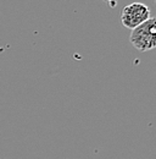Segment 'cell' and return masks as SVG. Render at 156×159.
Segmentation results:
<instances>
[{
    "instance_id": "cell-1",
    "label": "cell",
    "mask_w": 156,
    "mask_h": 159,
    "mask_svg": "<svg viewBox=\"0 0 156 159\" xmlns=\"http://www.w3.org/2000/svg\"><path fill=\"white\" fill-rule=\"evenodd\" d=\"M129 40L139 52H149L156 47V19L150 17L140 26L132 30Z\"/></svg>"
},
{
    "instance_id": "cell-2",
    "label": "cell",
    "mask_w": 156,
    "mask_h": 159,
    "mask_svg": "<svg viewBox=\"0 0 156 159\" xmlns=\"http://www.w3.org/2000/svg\"><path fill=\"white\" fill-rule=\"evenodd\" d=\"M151 17V11L148 5L143 2H132L123 7L121 14L122 25L126 28L134 30Z\"/></svg>"
},
{
    "instance_id": "cell-3",
    "label": "cell",
    "mask_w": 156,
    "mask_h": 159,
    "mask_svg": "<svg viewBox=\"0 0 156 159\" xmlns=\"http://www.w3.org/2000/svg\"><path fill=\"white\" fill-rule=\"evenodd\" d=\"M105 1H106V2H109V4H110V7H112V9L116 6L117 0H105Z\"/></svg>"
}]
</instances>
